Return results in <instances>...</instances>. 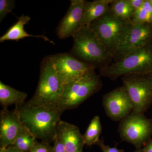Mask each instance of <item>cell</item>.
I'll list each match as a JSON object with an SVG mask.
<instances>
[{"label": "cell", "instance_id": "obj_10", "mask_svg": "<svg viewBox=\"0 0 152 152\" xmlns=\"http://www.w3.org/2000/svg\"><path fill=\"white\" fill-rule=\"evenodd\" d=\"M30 132L22 121L18 108L12 111L3 108L0 113V145H12L20 136Z\"/></svg>", "mask_w": 152, "mask_h": 152}, {"label": "cell", "instance_id": "obj_21", "mask_svg": "<svg viewBox=\"0 0 152 152\" xmlns=\"http://www.w3.org/2000/svg\"><path fill=\"white\" fill-rule=\"evenodd\" d=\"M151 15L143 6L135 11L132 19L130 22L132 24L151 23Z\"/></svg>", "mask_w": 152, "mask_h": 152}, {"label": "cell", "instance_id": "obj_26", "mask_svg": "<svg viewBox=\"0 0 152 152\" xmlns=\"http://www.w3.org/2000/svg\"><path fill=\"white\" fill-rule=\"evenodd\" d=\"M145 0H128L131 6L135 11L141 7Z\"/></svg>", "mask_w": 152, "mask_h": 152}, {"label": "cell", "instance_id": "obj_33", "mask_svg": "<svg viewBox=\"0 0 152 152\" xmlns=\"http://www.w3.org/2000/svg\"><path fill=\"white\" fill-rule=\"evenodd\" d=\"M151 23L152 24V15L151 18Z\"/></svg>", "mask_w": 152, "mask_h": 152}, {"label": "cell", "instance_id": "obj_34", "mask_svg": "<svg viewBox=\"0 0 152 152\" xmlns=\"http://www.w3.org/2000/svg\"><path fill=\"white\" fill-rule=\"evenodd\" d=\"M150 2H151V3L152 4V0H150Z\"/></svg>", "mask_w": 152, "mask_h": 152}, {"label": "cell", "instance_id": "obj_14", "mask_svg": "<svg viewBox=\"0 0 152 152\" xmlns=\"http://www.w3.org/2000/svg\"><path fill=\"white\" fill-rule=\"evenodd\" d=\"M57 134L66 152H83L85 145L83 135L75 125L61 121L57 127Z\"/></svg>", "mask_w": 152, "mask_h": 152}, {"label": "cell", "instance_id": "obj_22", "mask_svg": "<svg viewBox=\"0 0 152 152\" xmlns=\"http://www.w3.org/2000/svg\"><path fill=\"white\" fill-rule=\"evenodd\" d=\"M15 3L13 0H0V21L15 8Z\"/></svg>", "mask_w": 152, "mask_h": 152}, {"label": "cell", "instance_id": "obj_12", "mask_svg": "<svg viewBox=\"0 0 152 152\" xmlns=\"http://www.w3.org/2000/svg\"><path fill=\"white\" fill-rule=\"evenodd\" d=\"M152 36V28L149 24H131V27L114 58L116 57L118 58L117 60H119L131 52L147 45Z\"/></svg>", "mask_w": 152, "mask_h": 152}, {"label": "cell", "instance_id": "obj_1", "mask_svg": "<svg viewBox=\"0 0 152 152\" xmlns=\"http://www.w3.org/2000/svg\"><path fill=\"white\" fill-rule=\"evenodd\" d=\"M17 106L22 121L36 138L47 143L53 142L63 113L58 105L32 104L25 102Z\"/></svg>", "mask_w": 152, "mask_h": 152}, {"label": "cell", "instance_id": "obj_18", "mask_svg": "<svg viewBox=\"0 0 152 152\" xmlns=\"http://www.w3.org/2000/svg\"><path fill=\"white\" fill-rule=\"evenodd\" d=\"M110 10L117 18L129 23L132 20L134 12L128 0H113Z\"/></svg>", "mask_w": 152, "mask_h": 152}, {"label": "cell", "instance_id": "obj_4", "mask_svg": "<svg viewBox=\"0 0 152 152\" xmlns=\"http://www.w3.org/2000/svg\"><path fill=\"white\" fill-rule=\"evenodd\" d=\"M102 86L99 76L92 69L64 86L62 95L57 105L63 112L77 107L99 91Z\"/></svg>", "mask_w": 152, "mask_h": 152}, {"label": "cell", "instance_id": "obj_2", "mask_svg": "<svg viewBox=\"0 0 152 152\" xmlns=\"http://www.w3.org/2000/svg\"><path fill=\"white\" fill-rule=\"evenodd\" d=\"M71 54L93 67L102 68L110 64L113 59L96 33L90 26H83L72 36Z\"/></svg>", "mask_w": 152, "mask_h": 152}, {"label": "cell", "instance_id": "obj_19", "mask_svg": "<svg viewBox=\"0 0 152 152\" xmlns=\"http://www.w3.org/2000/svg\"><path fill=\"white\" fill-rule=\"evenodd\" d=\"M102 132L100 118L96 115L91 121L84 134L83 135L85 145L91 146L96 144L99 140V137Z\"/></svg>", "mask_w": 152, "mask_h": 152}, {"label": "cell", "instance_id": "obj_6", "mask_svg": "<svg viewBox=\"0 0 152 152\" xmlns=\"http://www.w3.org/2000/svg\"><path fill=\"white\" fill-rule=\"evenodd\" d=\"M64 86L55 70L50 56L41 62L37 88L32 98L28 101L32 104H58L61 97Z\"/></svg>", "mask_w": 152, "mask_h": 152}, {"label": "cell", "instance_id": "obj_23", "mask_svg": "<svg viewBox=\"0 0 152 152\" xmlns=\"http://www.w3.org/2000/svg\"><path fill=\"white\" fill-rule=\"evenodd\" d=\"M29 152H53V146L50 144L41 142H37Z\"/></svg>", "mask_w": 152, "mask_h": 152}, {"label": "cell", "instance_id": "obj_30", "mask_svg": "<svg viewBox=\"0 0 152 152\" xmlns=\"http://www.w3.org/2000/svg\"><path fill=\"white\" fill-rule=\"evenodd\" d=\"M134 152H144L142 148H136L135 151Z\"/></svg>", "mask_w": 152, "mask_h": 152}, {"label": "cell", "instance_id": "obj_13", "mask_svg": "<svg viewBox=\"0 0 152 152\" xmlns=\"http://www.w3.org/2000/svg\"><path fill=\"white\" fill-rule=\"evenodd\" d=\"M86 1L71 0V4L65 15L57 27V36L61 39L72 37L83 27Z\"/></svg>", "mask_w": 152, "mask_h": 152}, {"label": "cell", "instance_id": "obj_7", "mask_svg": "<svg viewBox=\"0 0 152 152\" xmlns=\"http://www.w3.org/2000/svg\"><path fill=\"white\" fill-rule=\"evenodd\" d=\"M118 132L123 140L142 148L152 135V120L144 114L132 112L120 122Z\"/></svg>", "mask_w": 152, "mask_h": 152}, {"label": "cell", "instance_id": "obj_29", "mask_svg": "<svg viewBox=\"0 0 152 152\" xmlns=\"http://www.w3.org/2000/svg\"><path fill=\"white\" fill-rule=\"evenodd\" d=\"M6 149L7 152H24L12 145L9 146Z\"/></svg>", "mask_w": 152, "mask_h": 152}, {"label": "cell", "instance_id": "obj_27", "mask_svg": "<svg viewBox=\"0 0 152 152\" xmlns=\"http://www.w3.org/2000/svg\"><path fill=\"white\" fill-rule=\"evenodd\" d=\"M142 6L146 10L148 13L152 15V4L150 2V0H145Z\"/></svg>", "mask_w": 152, "mask_h": 152}, {"label": "cell", "instance_id": "obj_9", "mask_svg": "<svg viewBox=\"0 0 152 152\" xmlns=\"http://www.w3.org/2000/svg\"><path fill=\"white\" fill-rule=\"evenodd\" d=\"M57 75L63 86L73 81L92 69V66L76 58L71 54L50 56Z\"/></svg>", "mask_w": 152, "mask_h": 152}, {"label": "cell", "instance_id": "obj_17", "mask_svg": "<svg viewBox=\"0 0 152 152\" xmlns=\"http://www.w3.org/2000/svg\"><path fill=\"white\" fill-rule=\"evenodd\" d=\"M27 94L14 88L0 81V103L3 108L11 105H19L25 102Z\"/></svg>", "mask_w": 152, "mask_h": 152}, {"label": "cell", "instance_id": "obj_16", "mask_svg": "<svg viewBox=\"0 0 152 152\" xmlns=\"http://www.w3.org/2000/svg\"><path fill=\"white\" fill-rule=\"evenodd\" d=\"M113 0H96L85 3L83 27L89 26L96 20L99 18L110 10Z\"/></svg>", "mask_w": 152, "mask_h": 152}, {"label": "cell", "instance_id": "obj_24", "mask_svg": "<svg viewBox=\"0 0 152 152\" xmlns=\"http://www.w3.org/2000/svg\"><path fill=\"white\" fill-rule=\"evenodd\" d=\"M96 144L100 147L102 152H124V150L118 149L116 147H111L106 145L103 139L99 140Z\"/></svg>", "mask_w": 152, "mask_h": 152}, {"label": "cell", "instance_id": "obj_15", "mask_svg": "<svg viewBox=\"0 0 152 152\" xmlns=\"http://www.w3.org/2000/svg\"><path fill=\"white\" fill-rule=\"evenodd\" d=\"M30 20L31 18L29 16L22 15L18 18L16 23L12 26L5 34L0 37V42L3 43L6 41H16L18 42L25 38L34 37L42 38L45 41L49 42L54 45V42L53 41L50 40L45 36L30 34L25 31V26L28 23Z\"/></svg>", "mask_w": 152, "mask_h": 152}, {"label": "cell", "instance_id": "obj_3", "mask_svg": "<svg viewBox=\"0 0 152 152\" xmlns=\"http://www.w3.org/2000/svg\"><path fill=\"white\" fill-rule=\"evenodd\" d=\"M152 72V48L148 44L100 70L101 75L116 80L129 74L148 75Z\"/></svg>", "mask_w": 152, "mask_h": 152}, {"label": "cell", "instance_id": "obj_5", "mask_svg": "<svg viewBox=\"0 0 152 152\" xmlns=\"http://www.w3.org/2000/svg\"><path fill=\"white\" fill-rule=\"evenodd\" d=\"M89 26L114 58L131 27V24L117 18L110 10L93 22Z\"/></svg>", "mask_w": 152, "mask_h": 152}, {"label": "cell", "instance_id": "obj_32", "mask_svg": "<svg viewBox=\"0 0 152 152\" xmlns=\"http://www.w3.org/2000/svg\"><path fill=\"white\" fill-rule=\"evenodd\" d=\"M147 75L149 76V77H151L152 78V72L151 73H150L149 74H148V75Z\"/></svg>", "mask_w": 152, "mask_h": 152}, {"label": "cell", "instance_id": "obj_11", "mask_svg": "<svg viewBox=\"0 0 152 152\" xmlns=\"http://www.w3.org/2000/svg\"><path fill=\"white\" fill-rule=\"evenodd\" d=\"M103 104L107 115L114 121H121L133 111L132 103L123 86L104 95Z\"/></svg>", "mask_w": 152, "mask_h": 152}, {"label": "cell", "instance_id": "obj_8", "mask_svg": "<svg viewBox=\"0 0 152 152\" xmlns=\"http://www.w3.org/2000/svg\"><path fill=\"white\" fill-rule=\"evenodd\" d=\"M122 80L132 103V112L144 114L152 103V78L147 75L129 74L123 76Z\"/></svg>", "mask_w": 152, "mask_h": 152}, {"label": "cell", "instance_id": "obj_28", "mask_svg": "<svg viewBox=\"0 0 152 152\" xmlns=\"http://www.w3.org/2000/svg\"><path fill=\"white\" fill-rule=\"evenodd\" d=\"M142 149L144 152H152V138L145 144Z\"/></svg>", "mask_w": 152, "mask_h": 152}, {"label": "cell", "instance_id": "obj_25", "mask_svg": "<svg viewBox=\"0 0 152 152\" xmlns=\"http://www.w3.org/2000/svg\"><path fill=\"white\" fill-rule=\"evenodd\" d=\"M53 152H66L64 145L59 138L57 134L54 140Z\"/></svg>", "mask_w": 152, "mask_h": 152}, {"label": "cell", "instance_id": "obj_31", "mask_svg": "<svg viewBox=\"0 0 152 152\" xmlns=\"http://www.w3.org/2000/svg\"><path fill=\"white\" fill-rule=\"evenodd\" d=\"M0 152H7L6 148L1 147L0 148Z\"/></svg>", "mask_w": 152, "mask_h": 152}, {"label": "cell", "instance_id": "obj_20", "mask_svg": "<svg viewBox=\"0 0 152 152\" xmlns=\"http://www.w3.org/2000/svg\"><path fill=\"white\" fill-rule=\"evenodd\" d=\"M37 138L30 132L22 135L18 137L12 145L24 152H29L37 142Z\"/></svg>", "mask_w": 152, "mask_h": 152}]
</instances>
